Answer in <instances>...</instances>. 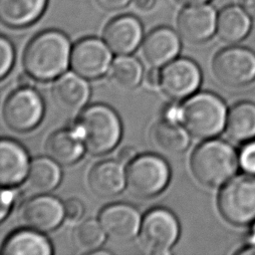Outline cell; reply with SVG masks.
Listing matches in <instances>:
<instances>
[{
    "label": "cell",
    "instance_id": "cell-20",
    "mask_svg": "<svg viewBox=\"0 0 255 255\" xmlns=\"http://www.w3.org/2000/svg\"><path fill=\"white\" fill-rule=\"evenodd\" d=\"M150 143L159 153L174 156L188 147L189 136L177 122L163 119L153 125L149 133Z\"/></svg>",
    "mask_w": 255,
    "mask_h": 255
},
{
    "label": "cell",
    "instance_id": "cell-35",
    "mask_svg": "<svg viewBox=\"0 0 255 255\" xmlns=\"http://www.w3.org/2000/svg\"><path fill=\"white\" fill-rule=\"evenodd\" d=\"M129 1L130 0H97L102 8L110 11L123 9L129 3Z\"/></svg>",
    "mask_w": 255,
    "mask_h": 255
},
{
    "label": "cell",
    "instance_id": "cell-2",
    "mask_svg": "<svg viewBox=\"0 0 255 255\" xmlns=\"http://www.w3.org/2000/svg\"><path fill=\"white\" fill-rule=\"evenodd\" d=\"M71 59L68 37L56 30H47L35 36L23 54L25 71L37 81H50L61 76Z\"/></svg>",
    "mask_w": 255,
    "mask_h": 255
},
{
    "label": "cell",
    "instance_id": "cell-4",
    "mask_svg": "<svg viewBox=\"0 0 255 255\" xmlns=\"http://www.w3.org/2000/svg\"><path fill=\"white\" fill-rule=\"evenodd\" d=\"M238 155L228 142L210 139L199 144L190 157V169L194 178L204 186L224 185L236 173Z\"/></svg>",
    "mask_w": 255,
    "mask_h": 255
},
{
    "label": "cell",
    "instance_id": "cell-23",
    "mask_svg": "<svg viewBox=\"0 0 255 255\" xmlns=\"http://www.w3.org/2000/svg\"><path fill=\"white\" fill-rule=\"evenodd\" d=\"M47 0H0V19L8 27L24 28L43 14Z\"/></svg>",
    "mask_w": 255,
    "mask_h": 255
},
{
    "label": "cell",
    "instance_id": "cell-18",
    "mask_svg": "<svg viewBox=\"0 0 255 255\" xmlns=\"http://www.w3.org/2000/svg\"><path fill=\"white\" fill-rule=\"evenodd\" d=\"M88 183L91 190L99 197L117 196L127 183L123 163L118 159L98 162L89 172Z\"/></svg>",
    "mask_w": 255,
    "mask_h": 255
},
{
    "label": "cell",
    "instance_id": "cell-30",
    "mask_svg": "<svg viewBox=\"0 0 255 255\" xmlns=\"http://www.w3.org/2000/svg\"><path fill=\"white\" fill-rule=\"evenodd\" d=\"M0 53H1V67L0 78L3 80L10 72L14 62V49L11 42L5 37L0 39Z\"/></svg>",
    "mask_w": 255,
    "mask_h": 255
},
{
    "label": "cell",
    "instance_id": "cell-11",
    "mask_svg": "<svg viewBox=\"0 0 255 255\" xmlns=\"http://www.w3.org/2000/svg\"><path fill=\"white\" fill-rule=\"evenodd\" d=\"M64 217V203L54 196L45 194L26 200L19 209L21 223L39 232H50L56 229Z\"/></svg>",
    "mask_w": 255,
    "mask_h": 255
},
{
    "label": "cell",
    "instance_id": "cell-8",
    "mask_svg": "<svg viewBox=\"0 0 255 255\" xmlns=\"http://www.w3.org/2000/svg\"><path fill=\"white\" fill-rule=\"evenodd\" d=\"M178 235L179 225L175 216L164 208H155L147 212L140 223L139 246L148 254H166Z\"/></svg>",
    "mask_w": 255,
    "mask_h": 255
},
{
    "label": "cell",
    "instance_id": "cell-9",
    "mask_svg": "<svg viewBox=\"0 0 255 255\" xmlns=\"http://www.w3.org/2000/svg\"><path fill=\"white\" fill-rule=\"evenodd\" d=\"M44 115L41 96L33 88H19L12 92L3 106L6 126L16 132H27L35 128Z\"/></svg>",
    "mask_w": 255,
    "mask_h": 255
},
{
    "label": "cell",
    "instance_id": "cell-19",
    "mask_svg": "<svg viewBox=\"0 0 255 255\" xmlns=\"http://www.w3.org/2000/svg\"><path fill=\"white\" fill-rule=\"evenodd\" d=\"M29 158L24 147L18 142L3 138L0 142V182L12 187L23 181L29 170Z\"/></svg>",
    "mask_w": 255,
    "mask_h": 255
},
{
    "label": "cell",
    "instance_id": "cell-37",
    "mask_svg": "<svg viewBox=\"0 0 255 255\" xmlns=\"http://www.w3.org/2000/svg\"><path fill=\"white\" fill-rule=\"evenodd\" d=\"M240 6L250 15L251 18L255 19V0H239Z\"/></svg>",
    "mask_w": 255,
    "mask_h": 255
},
{
    "label": "cell",
    "instance_id": "cell-16",
    "mask_svg": "<svg viewBox=\"0 0 255 255\" xmlns=\"http://www.w3.org/2000/svg\"><path fill=\"white\" fill-rule=\"evenodd\" d=\"M84 79L75 72L66 73L54 83L52 98L61 111L73 114L86 106L90 98V87Z\"/></svg>",
    "mask_w": 255,
    "mask_h": 255
},
{
    "label": "cell",
    "instance_id": "cell-29",
    "mask_svg": "<svg viewBox=\"0 0 255 255\" xmlns=\"http://www.w3.org/2000/svg\"><path fill=\"white\" fill-rule=\"evenodd\" d=\"M239 166L245 173L255 175V138L246 141L238 154Z\"/></svg>",
    "mask_w": 255,
    "mask_h": 255
},
{
    "label": "cell",
    "instance_id": "cell-7",
    "mask_svg": "<svg viewBox=\"0 0 255 255\" xmlns=\"http://www.w3.org/2000/svg\"><path fill=\"white\" fill-rule=\"evenodd\" d=\"M215 80L227 88H241L255 80V53L248 48L231 46L218 52L211 64Z\"/></svg>",
    "mask_w": 255,
    "mask_h": 255
},
{
    "label": "cell",
    "instance_id": "cell-33",
    "mask_svg": "<svg viewBox=\"0 0 255 255\" xmlns=\"http://www.w3.org/2000/svg\"><path fill=\"white\" fill-rule=\"evenodd\" d=\"M143 80L148 88H156L160 84V72L153 67L145 73Z\"/></svg>",
    "mask_w": 255,
    "mask_h": 255
},
{
    "label": "cell",
    "instance_id": "cell-15",
    "mask_svg": "<svg viewBox=\"0 0 255 255\" xmlns=\"http://www.w3.org/2000/svg\"><path fill=\"white\" fill-rule=\"evenodd\" d=\"M142 26L133 16L125 15L112 20L104 31V40L117 55H128L139 45Z\"/></svg>",
    "mask_w": 255,
    "mask_h": 255
},
{
    "label": "cell",
    "instance_id": "cell-28",
    "mask_svg": "<svg viewBox=\"0 0 255 255\" xmlns=\"http://www.w3.org/2000/svg\"><path fill=\"white\" fill-rule=\"evenodd\" d=\"M106 234L99 221L88 219L79 224L73 232V244L80 252L92 253L101 247Z\"/></svg>",
    "mask_w": 255,
    "mask_h": 255
},
{
    "label": "cell",
    "instance_id": "cell-3",
    "mask_svg": "<svg viewBox=\"0 0 255 255\" xmlns=\"http://www.w3.org/2000/svg\"><path fill=\"white\" fill-rule=\"evenodd\" d=\"M73 128L84 147L94 155L113 150L122 135L119 116L112 108L102 104L85 109L76 120Z\"/></svg>",
    "mask_w": 255,
    "mask_h": 255
},
{
    "label": "cell",
    "instance_id": "cell-6",
    "mask_svg": "<svg viewBox=\"0 0 255 255\" xmlns=\"http://www.w3.org/2000/svg\"><path fill=\"white\" fill-rule=\"evenodd\" d=\"M126 176L127 185L131 194L139 198H150L166 187L170 171L162 158L144 154L128 163Z\"/></svg>",
    "mask_w": 255,
    "mask_h": 255
},
{
    "label": "cell",
    "instance_id": "cell-12",
    "mask_svg": "<svg viewBox=\"0 0 255 255\" xmlns=\"http://www.w3.org/2000/svg\"><path fill=\"white\" fill-rule=\"evenodd\" d=\"M201 82L198 66L189 59H177L160 71V89L166 97L179 101L193 94Z\"/></svg>",
    "mask_w": 255,
    "mask_h": 255
},
{
    "label": "cell",
    "instance_id": "cell-36",
    "mask_svg": "<svg viewBox=\"0 0 255 255\" xmlns=\"http://www.w3.org/2000/svg\"><path fill=\"white\" fill-rule=\"evenodd\" d=\"M34 80L35 79L30 74H28L26 72V73H23V74L19 75V77L17 79V82H18L19 88H33Z\"/></svg>",
    "mask_w": 255,
    "mask_h": 255
},
{
    "label": "cell",
    "instance_id": "cell-21",
    "mask_svg": "<svg viewBox=\"0 0 255 255\" xmlns=\"http://www.w3.org/2000/svg\"><path fill=\"white\" fill-rule=\"evenodd\" d=\"M47 155L60 165L77 162L84 152V144L73 128H61L53 132L45 144Z\"/></svg>",
    "mask_w": 255,
    "mask_h": 255
},
{
    "label": "cell",
    "instance_id": "cell-34",
    "mask_svg": "<svg viewBox=\"0 0 255 255\" xmlns=\"http://www.w3.org/2000/svg\"><path fill=\"white\" fill-rule=\"evenodd\" d=\"M135 157H136V149L132 146H124L117 155V159L123 164L131 162Z\"/></svg>",
    "mask_w": 255,
    "mask_h": 255
},
{
    "label": "cell",
    "instance_id": "cell-31",
    "mask_svg": "<svg viewBox=\"0 0 255 255\" xmlns=\"http://www.w3.org/2000/svg\"><path fill=\"white\" fill-rule=\"evenodd\" d=\"M65 218L69 221H78L85 213V206L78 198H69L64 202Z\"/></svg>",
    "mask_w": 255,
    "mask_h": 255
},
{
    "label": "cell",
    "instance_id": "cell-22",
    "mask_svg": "<svg viewBox=\"0 0 255 255\" xmlns=\"http://www.w3.org/2000/svg\"><path fill=\"white\" fill-rule=\"evenodd\" d=\"M251 26L250 15L241 6L230 5L217 16L216 34L223 42L235 44L248 36Z\"/></svg>",
    "mask_w": 255,
    "mask_h": 255
},
{
    "label": "cell",
    "instance_id": "cell-10",
    "mask_svg": "<svg viewBox=\"0 0 255 255\" xmlns=\"http://www.w3.org/2000/svg\"><path fill=\"white\" fill-rule=\"evenodd\" d=\"M110 48L97 38H85L75 44L71 52V67L81 77L95 80L107 74L112 55Z\"/></svg>",
    "mask_w": 255,
    "mask_h": 255
},
{
    "label": "cell",
    "instance_id": "cell-41",
    "mask_svg": "<svg viewBox=\"0 0 255 255\" xmlns=\"http://www.w3.org/2000/svg\"><path fill=\"white\" fill-rule=\"evenodd\" d=\"M182 4H188V5H194V4H202L209 0H176Z\"/></svg>",
    "mask_w": 255,
    "mask_h": 255
},
{
    "label": "cell",
    "instance_id": "cell-1",
    "mask_svg": "<svg viewBox=\"0 0 255 255\" xmlns=\"http://www.w3.org/2000/svg\"><path fill=\"white\" fill-rule=\"evenodd\" d=\"M165 119L179 123L197 138H210L225 128L227 111L224 102L211 93H199L180 106H167Z\"/></svg>",
    "mask_w": 255,
    "mask_h": 255
},
{
    "label": "cell",
    "instance_id": "cell-26",
    "mask_svg": "<svg viewBox=\"0 0 255 255\" xmlns=\"http://www.w3.org/2000/svg\"><path fill=\"white\" fill-rule=\"evenodd\" d=\"M3 255H51L49 240L36 230H20L12 233L4 242Z\"/></svg>",
    "mask_w": 255,
    "mask_h": 255
},
{
    "label": "cell",
    "instance_id": "cell-27",
    "mask_svg": "<svg viewBox=\"0 0 255 255\" xmlns=\"http://www.w3.org/2000/svg\"><path fill=\"white\" fill-rule=\"evenodd\" d=\"M109 75L116 86L126 90H133L142 80V66L133 57H118L112 63Z\"/></svg>",
    "mask_w": 255,
    "mask_h": 255
},
{
    "label": "cell",
    "instance_id": "cell-32",
    "mask_svg": "<svg viewBox=\"0 0 255 255\" xmlns=\"http://www.w3.org/2000/svg\"><path fill=\"white\" fill-rule=\"evenodd\" d=\"M17 197V192L11 187H7V189H3L1 192V210H0V219L3 221L5 217L9 214L14 201Z\"/></svg>",
    "mask_w": 255,
    "mask_h": 255
},
{
    "label": "cell",
    "instance_id": "cell-40",
    "mask_svg": "<svg viewBox=\"0 0 255 255\" xmlns=\"http://www.w3.org/2000/svg\"><path fill=\"white\" fill-rule=\"evenodd\" d=\"M247 242H248V244H255V221L253 222V225L251 227Z\"/></svg>",
    "mask_w": 255,
    "mask_h": 255
},
{
    "label": "cell",
    "instance_id": "cell-25",
    "mask_svg": "<svg viewBox=\"0 0 255 255\" xmlns=\"http://www.w3.org/2000/svg\"><path fill=\"white\" fill-rule=\"evenodd\" d=\"M225 131L236 142H246L255 138V104L240 102L227 113Z\"/></svg>",
    "mask_w": 255,
    "mask_h": 255
},
{
    "label": "cell",
    "instance_id": "cell-17",
    "mask_svg": "<svg viewBox=\"0 0 255 255\" xmlns=\"http://www.w3.org/2000/svg\"><path fill=\"white\" fill-rule=\"evenodd\" d=\"M180 41L177 34L170 28L159 27L149 32L141 45V55L151 67H161L178 54Z\"/></svg>",
    "mask_w": 255,
    "mask_h": 255
},
{
    "label": "cell",
    "instance_id": "cell-13",
    "mask_svg": "<svg viewBox=\"0 0 255 255\" xmlns=\"http://www.w3.org/2000/svg\"><path fill=\"white\" fill-rule=\"evenodd\" d=\"M99 222L106 236L115 242H128L135 237L140 227V214L127 203H115L105 207Z\"/></svg>",
    "mask_w": 255,
    "mask_h": 255
},
{
    "label": "cell",
    "instance_id": "cell-39",
    "mask_svg": "<svg viewBox=\"0 0 255 255\" xmlns=\"http://www.w3.org/2000/svg\"><path fill=\"white\" fill-rule=\"evenodd\" d=\"M237 254H241V255H255V244H248V246H245L241 250H238Z\"/></svg>",
    "mask_w": 255,
    "mask_h": 255
},
{
    "label": "cell",
    "instance_id": "cell-38",
    "mask_svg": "<svg viewBox=\"0 0 255 255\" xmlns=\"http://www.w3.org/2000/svg\"><path fill=\"white\" fill-rule=\"evenodd\" d=\"M133 1H134L135 6L139 10H142V11L150 10L156 2V0H133Z\"/></svg>",
    "mask_w": 255,
    "mask_h": 255
},
{
    "label": "cell",
    "instance_id": "cell-24",
    "mask_svg": "<svg viewBox=\"0 0 255 255\" xmlns=\"http://www.w3.org/2000/svg\"><path fill=\"white\" fill-rule=\"evenodd\" d=\"M61 180V169L50 157H36L29 166L25 178V189L36 195L55 189Z\"/></svg>",
    "mask_w": 255,
    "mask_h": 255
},
{
    "label": "cell",
    "instance_id": "cell-5",
    "mask_svg": "<svg viewBox=\"0 0 255 255\" xmlns=\"http://www.w3.org/2000/svg\"><path fill=\"white\" fill-rule=\"evenodd\" d=\"M218 209L222 217L234 225H247L255 221V175L232 177L218 194Z\"/></svg>",
    "mask_w": 255,
    "mask_h": 255
},
{
    "label": "cell",
    "instance_id": "cell-14",
    "mask_svg": "<svg viewBox=\"0 0 255 255\" xmlns=\"http://www.w3.org/2000/svg\"><path fill=\"white\" fill-rule=\"evenodd\" d=\"M217 16L216 11L210 5H190L182 9L178 15V33L189 43L205 42L216 32Z\"/></svg>",
    "mask_w": 255,
    "mask_h": 255
}]
</instances>
